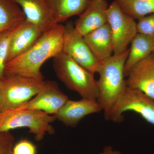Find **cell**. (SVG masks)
I'll use <instances>...</instances> for the list:
<instances>
[{"label": "cell", "instance_id": "19", "mask_svg": "<svg viewBox=\"0 0 154 154\" xmlns=\"http://www.w3.org/2000/svg\"><path fill=\"white\" fill-rule=\"evenodd\" d=\"M124 13L134 19L154 13V0H114Z\"/></svg>", "mask_w": 154, "mask_h": 154}, {"label": "cell", "instance_id": "12", "mask_svg": "<svg viewBox=\"0 0 154 154\" xmlns=\"http://www.w3.org/2000/svg\"><path fill=\"white\" fill-rule=\"evenodd\" d=\"M127 77L128 87L154 99V53L135 65Z\"/></svg>", "mask_w": 154, "mask_h": 154}, {"label": "cell", "instance_id": "8", "mask_svg": "<svg viewBox=\"0 0 154 154\" xmlns=\"http://www.w3.org/2000/svg\"><path fill=\"white\" fill-rule=\"evenodd\" d=\"M64 26L62 52L89 72L94 74L97 73L101 62L91 52L84 36L77 33L71 21Z\"/></svg>", "mask_w": 154, "mask_h": 154}, {"label": "cell", "instance_id": "17", "mask_svg": "<svg viewBox=\"0 0 154 154\" xmlns=\"http://www.w3.org/2000/svg\"><path fill=\"white\" fill-rule=\"evenodd\" d=\"M25 14L13 0H0V35L26 21Z\"/></svg>", "mask_w": 154, "mask_h": 154}, {"label": "cell", "instance_id": "3", "mask_svg": "<svg viewBox=\"0 0 154 154\" xmlns=\"http://www.w3.org/2000/svg\"><path fill=\"white\" fill-rule=\"evenodd\" d=\"M53 67L59 79L69 90L76 92L82 98L97 100L99 90L94 74L62 51L53 58Z\"/></svg>", "mask_w": 154, "mask_h": 154}, {"label": "cell", "instance_id": "22", "mask_svg": "<svg viewBox=\"0 0 154 154\" xmlns=\"http://www.w3.org/2000/svg\"><path fill=\"white\" fill-rule=\"evenodd\" d=\"M15 138L10 131H0V154H13Z\"/></svg>", "mask_w": 154, "mask_h": 154}, {"label": "cell", "instance_id": "1", "mask_svg": "<svg viewBox=\"0 0 154 154\" xmlns=\"http://www.w3.org/2000/svg\"><path fill=\"white\" fill-rule=\"evenodd\" d=\"M64 28V25L57 24L44 32L29 50L6 63L5 74L43 80L41 66L48 60L62 51Z\"/></svg>", "mask_w": 154, "mask_h": 154}, {"label": "cell", "instance_id": "18", "mask_svg": "<svg viewBox=\"0 0 154 154\" xmlns=\"http://www.w3.org/2000/svg\"><path fill=\"white\" fill-rule=\"evenodd\" d=\"M58 24L75 16H79L87 9L91 0H48Z\"/></svg>", "mask_w": 154, "mask_h": 154}, {"label": "cell", "instance_id": "2", "mask_svg": "<svg viewBox=\"0 0 154 154\" xmlns=\"http://www.w3.org/2000/svg\"><path fill=\"white\" fill-rule=\"evenodd\" d=\"M129 51V49H128L121 53L113 54L101 62L98 67L97 101L107 120L115 103L127 87L125 79L124 67Z\"/></svg>", "mask_w": 154, "mask_h": 154}, {"label": "cell", "instance_id": "11", "mask_svg": "<svg viewBox=\"0 0 154 154\" xmlns=\"http://www.w3.org/2000/svg\"><path fill=\"white\" fill-rule=\"evenodd\" d=\"M102 108L97 100L82 98L78 101L68 99L56 114L57 119L67 126L75 127L84 117L101 112Z\"/></svg>", "mask_w": 154, "mask_h": 154}, {"label": "cell", "instance_id": "20", "mask_svg": "<svg viewBox=\"0 0 154 154\" xmlns=\"http://www.w3.org/2000/svg\"><path fill=\"white\" fill-rule=\"evenodd\" d=\"M19 26L0 35V79L5 75V64L11 39Z\"/></svg>", "mask_w": 154, "mask_h": 154}, {"label": "cell", "instance_id": "27", "mask_svg": "<svg viewBox=\"0 0 154 154\" xmlns=\"http://www.w3.org/2000/svg\"></svg>", "mask_w": 154, "mask_h": 154}, {"label": "cell", "instance_id": "24", "mask_svg": "<svg viewBox=\"0 0 154 154\" xmlns=\"http://www.w3.org/2000/svg\"><path fill=\"white\" fill-rule=\"evenodd\" d=\"M99 154H122L121 152L114 149L113 147L107 146L103 149V151Z\"/></svg>", "mask_w": 154, "mask_h": 154}, {"label": "cell", "instance_id": "13", "mask_svg": "<svg viewBox=\"0 0 154 154\" xmlns=\"http://www.w3.org/2000/svg\"><path fill=\"white\" fill-rule=\"evenodd\" d=\"M108 8L106 0H91L88 8L74 24L77 33L84 36L106 25Z\"/></svg>", "mask_w": 154, "mask_h": 154}, {"label": "cell", "instance_id": "5", "mask_svg": "<svg viewBox=\"0 0 154 154\" xmlns=\"http://www.w3.org/2000/svg\"><path fill=\"white\" fill-rule=\"evenodd\" d=\"M43 83V80L31 77L5 74L0 79L3 111L18 108L30 101L41 91Z\"/></svg>", "mask_w": 154, "mask_h": 154}, {"label": "cell", "instance_id": "23", "mask_svg": "<svg viewBox=\"0 0 154 154\" xmlns=\"http://www.w3.org/2000/svg\"><path fill=\"white\" fill-rule=\"evenodd\" d=\"M13 154H36V146L28 140H21L15 144Z\"/></svg>", "mask_w": 154, "mask_h": 154}, {"label": "cell", "instance_id": "14", "mask_svg": "<svg viewBox=\"0 0 154 154\" xmlns=\"http://www.w3.org/2000/svg\"><path fill=\"white\" fill-rule=\"evenodd\" d=\"M43 33L38 26L26 20L19 25L13 35L6 63L29 50Z\"/></svg>", "mask_w": 154, "mask_h": 154}, {"label": "cell", "instance_id": "25", "mask_svg": "<svg viewBox=\"0 0 154 154\" xmlns=\"http://www.w3.org/2000/svg\"><path fill=\"white\" fill-rule=\"evenodd\" d=\"M3 111L2 107V96L1 94V90H0V113Z\"/></svg>", "mask_w": 154, "mask_h": 154}, {"label": "cell", "instance_id": "6", "mask_svg": "<svg viewBox=\"0 0 154 154\" xmlns=\"http://www.w3.org/2000/svg\"><path fill=\"white\" fill-rule=\"evenodd\" d=\"M132 111L154 125V99L141 91L127 87L113 106L107 120L120 123L123 114Z\"/></svg>", "mask_w": 154, "mask_h": 154}, {"label": "cell", "instance_id": "15", "mask_svg": "<svg viewBox=\"0 0 154 154\" xmlns=\"http://www.w3.org/2000/svg\"><path fill=\"white\" fill-rule=\"evenodd\" d=\"M88 47L95 57L102 62L113 53V40L108 23L84 36Z\"/></svg>", "mask_w": 154, "mask_h": 154}, {"label": "cell", "instance_id": "26", "mask_svg": "<svg viewBox=\"0 0 154 154\" xmlns=\"http://www.w3.org/2000/svg\"><path fill=\"white\" fill-rule=\"evenodd\" d=\"M153 53H154V38L153 39Z\"/></svg>", "mask_w": 154, "mask_h": 154}, {"label": "cell", "instance_id": "9", "mask_svg": "<svg viewBox=\"0 0 154 154\" xmlns=\"http://www.w3.org/2000/svg\"><path fill=\"white\" fill-rule=\"evenodd\" d=\"M68 99V97L62 92L57 83L48 80L44 81L41 91L34 98L17 109L41 110L54 115L58 113Z\"/></svg>", "mask_w": 154, "mask_h": 154}, {"label": "cell", "instance_id": "4", "mask_svg": "<svg viewBox=\"0 0 154 154\" xmlns=\"http://www.w3.org/2000/svg\"><path fill=\"white\" fill-rule=\"evenodd\" d=\"M56 118L44 111L32 109H11L0 113V131L28 128L36 141H41L45 135L53 134L55 129L51 125Z\"/></svg>", "mask_w": 154, "mask_h": 154}, {"label": "cell", "instance_id": "16", "mask_svg": "<svg viewBox=\"0 0 154 154\" xmlns=\"http://www.w3.org/2000/svg\"><path fill=\"white\" fill-rule=\"evenodd\" d=\"M153 39L150 36L137 33L132 39L128 56L124 67V74L127 77L131 68L153 53Z\"/></svg>", "mask_w": 154, "mask_h": 154}, {"label": "cell", "instance_id": "21", "mask_svg": "<svg viewBox=\"0 0 154 154\" xmlns=\"http://www.w3.org/2000/svg\"><path fill=\"white\" fill-rule=\"evenodd\" d=\"M138 20L137 23V33L154 38V13Z\"/></svg>", "mask_w": 154, "mask_h": 154}, {"label": "cell", "instance_id": "7", "mask_svg": "<svg viewBox=\"0 0 154 154\" xmlns=\"http://www.w3.org/2000/svg\"><path fill=\"white\" fill-rule=\"evenodd\" d=\"M107 18L112 34L113 54L124 52L137 33V23L122 11L115 1L108 6Z\"/></svg>", "mask_w": 154, "mask_h": 154}, {"label": "cell", "instance_id": "10", "mask_svg": "<svg viewBox=\"0 0 154 154\" xmlns=\"http://www.w3.org/2000/svg\"><path fill=\"white\" fill-rule=\"evenodd\" d=\"M22 9L26 20L43 32L58 24L48 0H13Z\"/></svg>", "mask_w": 154, "mask_h": 154}]
</instances>
